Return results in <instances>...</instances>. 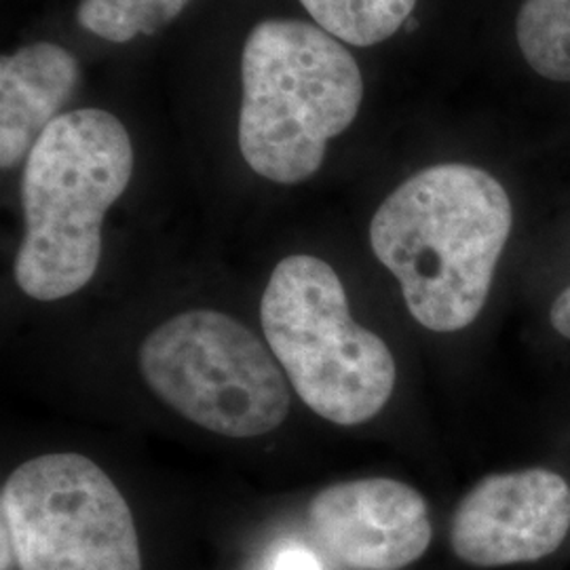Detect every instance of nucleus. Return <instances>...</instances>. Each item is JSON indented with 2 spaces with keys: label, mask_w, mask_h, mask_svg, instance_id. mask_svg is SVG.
Instances as JSON below:
<instances>
[{
  "label": "nucleus",
  "mask_w": 570,
  "mask_h": 570,
  "mask_svg": "<svg viewBox=\"0 0 570 570\" xmlns=\"http://www.w3.org/2000/svg\"><path fill=\"white\" fill-rule=\"evenodd\" d=\"M570 530V487L550 469L492 473L469 490L450 522V546L478 569L539 562Z\"/></svg>",
  "instance_id": "nucleus-7"
},
{
  "label": "nucleus",
  "mask_w": 570,
  "mask_h": 570,
  "mask_svg": "<svg viewBox=\"0 0 570 570\" xmlns=\"http://www.w3.org/2000/svg\"><path fill=\"white\" fill-rule=\"evenodd\" d=\"M242 81V155L277 184L311 178L364 98L360 66L345 45L298 20H266L249 32Z\"/></svg>",
  "instance_id": "nucleus-3"
},
{
  "label": "nucleus",
  "mask_w": 570,
  "mask_h": 570,
  "mask_svg": "<svg viewBox=\"0 0 570 570\" xmlns=\"http://www.w3.org/2000/svg\"><path fill=\"white\" fill-rule=\"evenodd\" d=\"M271 570H322V564L306 548L292 546L277 553Z\"/></svg>",
  "instance_id": "nucleus-13"
},
{
  "label": "nucleus",
  "mask_w": 570,
  "mask_h": 570,
  "mask_svg": "<svg viewBox=\"0 0 570 570\" xmlns=\"http://www.w3.org/2000/svg\"><path fill=\"white\" fill-rule=\"evenodd\" d=\"M518 45L530 68L550 81L570 82V0H524Z\"/></svg>",
  "instance_id": "nucleus-11"
},
{
  "label": "nucleus",
  "mask_w": 570,
  "mask_h": 570,
  "mask_svg": "<svg viewBox=\"0 0 570 570\" xmlns=\"http://www.w3.org/2000/svg\"><path fill=\"white\" fill-rule=\"evenodd\" d=\"M79 61L53 42H37L0 60V165L28 159L42 131L61 117L79 87Z\"/></svg>",
  "instance_id": "nucleus-9"
},
{
  "label": "nucleus",
  "mask_w": 570,
  "mask_h": 570,
  "mask_svg": "<svg viewBox=\"0 0 570 570\" xmlns=\"http://www.w3.org/2000/svg\"><path fill=\"white\" fill-rule=\"evenodd\" d=\"M550 322L560 336L570 341V285L553 301L550 308Z\"/></svg>",
  "instance_id": "nucleus-14"
},
{
  "label": "nucleus",
  "mask_w": 570,
  "mask_h": 570,
  "mask_svg": "<svg viewBox=\"0 0 570 570\" xmlns=\"http://www.w3.org/2000/svg\"><path fill=\"white\" fill-rule=\"evenodd\" d=\"M513 223L510 195L473 165H433L397 186L370 223V245L433 332L471 326L489 301Z\"/></svg>",
  "instance_id": "nucleus-1"
},
{
  "label": "nucleus",
  "mask_w": 570,
  "mask_h": 570,
  "mask_svg": "<svg viewBox=\"0 0 570 570\" xmlns=\"http://www.w3.org/2000/svg\"><path fill=\"white\" fill-rule=\"evenodd\" d=\"M150 391L186 421L245 440L284 425L292 395L273 351L220 311H186L140 345Z\"/></svg>",
  "instance_id": "nucleus-5"
},
{
  "label": "nucleus",
  "mask_w": 570,
  "mask_h": 570,
  "mask_svg": "<svg viewBox=\"0 0 570 570\" xmlns=\"http://www.w3.org/2000/svg\"><path fill=\"white\" fill-rule=\"evenodd\" d=\"M308 524L317 546L351 570L406 569L433 537L423 494L391 478L327 487L311 501Z\"/></svg>",
  "instance_id": "nucleus-8"
},
{
  "label": "nucleus",
  "mask_w": 570,
  "mask_h": 570,
  "mask_svg": "<svg viewBox=\"0 0 570 570\" xmlns=\"http://www.w3.org/2000/svg\"><path fill=\"white\" fill-rule=\"evenodd\" d=\"M190 0H81L77 20L104 41L129 42L176 20Z\"/></svg>",
  "instance_id": "nucleus-12"
},
{
  "label": "nucleus",
  "mask_w": 570,
  "mask_h": 570,
  "mask_svg": "<svg viewBox=\"0 0 570 570\" xmlns=\"http://www.w3.org/2000/svg\"><path fill=\"white\" fill-rule=\"evenodd\" d=\"M131 171L129 134L110 112H66L42 131L21 176L26 233L13 273L26 296L53 303L91 282L102 256L104 216Z\"/></svg>",
  "instance_id": "nucleus-2"
},
{
  "label": "nucleus",
  "mask_w": 570,
  "mask_h": 570,
  "mask_svg": "<svg viewBox=\"0 0 570 570\" xmlns=\"http://www.w3.org/2000/svg\"><path fill=\"white\" fill-rule=\"evenodd\" d=\"M315 23L346 45L387 41L412 16L416 0H301Z\"/></svg>",
  "instance_id": "nucleus-10"
},
{
  "label": "nucleus",
  "mask_w": 570,
  "mask_h": 570,
  "mask_svg": "<svg viewBox=\"0 0 570 570\" xmlns=\"http://www.w3.org/2000/svg\"><path fill=\"white\" fill-rule=\"evenodd\" d=\"M0 518L20 570H142L121 490L82 454L21 463L2 484Z\"/></svg>",
  "instance_id": "nucleus-6"
},
{
  "label": "nucleus",
  "mask_w": 570,
  "mask_h": 570,
  "mask_svg": "<svg viewBox=\"0 0 570 570\" xmlns=\"http://www.w3.org/2000/svg\"><path fill=\"white\" fill-rule=\"evenodd\" d=\"M266 343L298 397L334 425H362L387 406L397 367L387 343L360 326L345 285L317 256L275 266L261 303Z\"/></svg>",
  "instance_id": "nucleus-4"
}]
</instances>
